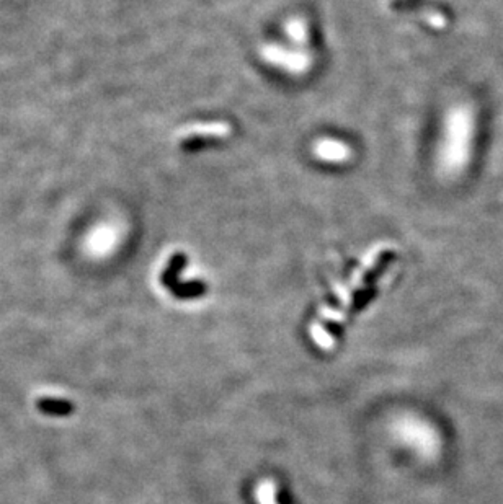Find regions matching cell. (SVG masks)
I'll list each match as a JSON object with an SVG mask.
<instances>
[{"label": "cell", "mask_w": 503, "mask_h": 504, "mask_svg": "<svg viewBox=\"0 0 503 504\" xmlns=\"http://www.w3.org/2000/svg\"><path fill=\"white\" fill-rule=\"evenodd\" d=\"M442 145L438 150V162L448 175L461 172L471 157L474 116L467 106H458L449 111L444 119Z\"/></svg>", "instance_id": "6da1fadb"}, {"label": "cell", "mask_w": 503, "mask_h": 504, "mask_svg": "<svg viewBox=\"0 0 503 504\" xmlns=\"http://www.w3.org/2000/svg\"><path fill=\"white\" fill-rule=\"evenodd\" d=\"M36 408L40 413L54 416V418H66L75 411V405L66 399H54V396H43L36 400Z\"/></svg>", "instance_id": "7a4b0ae2"}, {"label": "cell", "mask_w": 503, "mask_h": 504, "mask_svg": "<svg viewBox=\"0 0 503 504\" xmlns=\"http://www.w3.org/2000/svg\"><path fill=\"white\" fill-rule=\"evenodd\" d=\"M348 155L347 145L338 142V140H323V142L317 144V157L328 162H340L345 160Z\"/></svg>", "instance_id": "3957f363"}]
</instances>
